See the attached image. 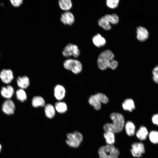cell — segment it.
<instances>
[{"label":"cell","instance_id":"6da1fadb","mask_svg":"<svg viewBox=\"0 0 158 158\" xmlns=\"http://www.w3.org/2000/svg\"><path fill=\"white\" fill-rule=\"evenodd\" d=\"M114 55L110 50H107L102 51L99 55L97 60L98 68L104 70L108 68L115 70L118 65V62L114 59Z\"/></svg>","mask_w":158,"mask_h":158},{"label":"cell","instance_id":"7a4b0ae2","mask_svg":"<svg viewBox=\"0 0 158 158\" xmlns=\"http://www.w3.org/2000/svg\"><path fill=\"white\" fill-rule=\"evenodd\" d=\"M110 118L112 121V123H107L103 126L105 131H111L114 133L120 132L123 130L124 126V120L123 115L120 113L113 112L110 116Z\"/></svg>","mask_w":158,"mask_h":158},{"label":"cell","instance_id":"3957f363","mask_svg":"<svg viewBox=\"0 0 158 158\" xmlns=\"http://www.w3.org/2000/svg\"><path fill=\"white\" fill-rule=\"evenodd\" d=\"M98 153L99 158H118L120 152L113 145H107L100 147Z\"/></svg>","mask_w":158,"mask_h":158},{"label":"cell","instance_id":"277c9868","mask_svg":"<svg viewBox=\"0 0 158 158\" xmlns=\"http://www.w3.org/2000/svg\"><path fill=\"white\" fill-rule=\"evenodd\" d=\"M119 22V18L116 13L111 15L106 14L98 20V24L106 30H109L111 28L110 23L117 24Z\"/></svg>","mask_w":158,"mask_h":158},{"label":"cell","instance_id":"5b68a950","mask_svg":"<svg viewBox=\"0 0 158 158\" xmlns=\"http://www.w3.org/2000/svg\"><path fill=\"white\" fill-rule=\"evenodd\" d=\"M109 101L108 98L105 95L100 93L91 95L88 100L89 104L97 110L101 109L102 103L106 104Z\"/></svg>","mask_w":158,"mask_h":158},{"label":"cell","instance_id":"8992f818","mask_svg":"<svg viewBox=\"0 0 158 158\" xmlns=\"http://www.w3.org/2000/svg\"><path fill=\"white\" fill-rule=\"evenodd\" d=\"M67 139L66 142L67 144L70 147L76 148L79 147L83 140L82 134L78 131H75L73 133H69L66 135Z\"/></svg>","mask_w":158,"mask_h":158},{"label":"cell","instance_id":"52a82bcc","mask_svg":"<svg viewBox=\"0 0 158 158\" xmlns=\"http://www.w3.org/2000/svg\"><path fill=\"white\" fill-rule=\"evenodd\" d=\"M63 67L66 69L71 71L75 74H78L82 70L83 66L79 60L73 59L66 60L63 63Z\"/></svg>","mask_w":158,"mask_h":158},{"label":"cell","instance_id":"ba28073f","mask_svg":"<svg viewBox=\"0 0 158 158\" xmlns=\"http://www.w3.org/2000/svg\"><path fill=\"white\" fill-rule=\"evenodd\" d=\"M62 54L66 57L73 55L74 57L77 58L80 55V52L77 45L70 43L64 48Z\"/></svg>","mask_w":158,"mask_h":158},{"label":"cell","instance_id":"9c48e42d","mask_svg":"<svg viewBox=\"0 0 158 158\" xmlns=\"http://www.w3.org/2000/svg\"><path fill=\"white\" fill-rule=\"evenodd\" d=\"M131 147L130 152L134 157H140L145 152L144 146L142 142H134L132 144Z\"/></svg>","mask_w":158,"mask_h":158},{"label":"cell","instance_id":"30bf717a","mask_svg":"<svg viewBox=\"0 0 158 158\" xmlns=\"http://www.w3.org/2000/svg\"><path fill=\"white\" fill-rule=\"evenodd\" d=\"M61 22L65 25H72L74 23L75 18L73 14L67 11L62 13L60 18Z\"/></svg>","mask_w":158,"mask_h":158},{"label":"cell","instance_id":"8fae6325","mask_svg":"<svg viewBox=\"0 0 158 158\" xmlns=\"http://www.w3.org/2000/svg\"><path fill=\"white\" fill-rule=\"evenodd\" d=\"M15 105L13 102L9 99L6 100L2 105L3 112L7 115L13 114L15 110Z\"/></svg>","mask_w":158,"mask_h":158},{"label":"cell","instance_id":"7c38bea8","mask_svg":"<svg viewBox=\"0 0 158 158\" xmlns=\"http://www.w3.org/2000/svg\"><path fill=\"white\" fill-rule=\"evenodd\" d=\"M66 90L64 87L61 85H56L54 89V95L55 98L59 101H61L65 97Z\"/></svg>","mask_w":158,"mask_h":158},{"label":"cell","instance_id":"4fadbf2b","mask_svg":"<svg viewBox=\"0 0 158 158\" xmlns=\"http://www.w3.org/2000/svg\"><path fill=\"white\" fill-rule=\"evenodd\" d=\"M0 78L3 82L6 84L9 83L13 79V72L10 69H3L0 72Z\"/></svg>","mask_w":158,"mask_h":158},{"label":"cell","instance_id":"5bb4252c","mask_svg":"<svg viewBox=\"0 0 158 158\" xmlns=\"http://www.w3.org/2000/svg\"><path fill=\"white\" fill-rule=\"evenodd\" d=\"M137 38L141 42L147 40L149 37V34L147 30L145 27L139 26L137 28Z\"/></svg>","mask_w":158,"mask_h":158},{"label":"cell","instance_id":"9a60e30c","mask_svg":"<svg viewBox=\"0 0 158 158\" xmlns=\"http://www.w3.org/2000/svg\"><path fill=\"white\" fill-rule=\"evenodd\" d=\"M17 83L18 86L22 89L27 88L30 84L29 78L26 76H19L17 79Z\"/></svg>","mask_w":158,"mask_h":158},{"label":"cell","instance_id":"2e32d148","mask_svg":"<svg viewBox=\"0 0 158 158\" xmlns=\"http://www.w3.org/2000/svg\"><path fill=\"white\" fill-rule=\"evenodd\" d=\"M14 92V90L12 86L8 85L2 87L1 93L4 97L9 99L11 97Z\"/></svg>","mask_w":158,"mask_h":158},{"label":"cell","instance_id":"e0dca14e","mask_svg":"<svg viewBox=\"0 0 158 158\" xmlns=\"http://www.w3.org/2000/svg\"><path fill=\"white\" fill-rule=\"evenodd\" d=\"M122 107L125 111L132 112L135 108L133 100L130 98L125 99L122 104Z\"/></svg>","mask_w":158,"mask_h":158},{"label":"cell","instance_id":"ac0fdd59","mask_svg":"<svg viewBox=\"0 0 158 158\" xmlns=\"http://www.w3.org/2000/svg\"><path fill=\"white\" fill-rule=\"evenodd\" d=\"M45 115L48 118L51 119L55 115L56 110L52 104H48L45 105L44 109Z\"/></svg>","mask_w":158,"mask_h":158},{"label":"cell","instance_id":"d6986e66","mask_svg":"<svg viewBox=\"0 0 158 158\" xmlns=\"http://www.w3.org/2000/svg\"><path fill=\"white\" fill-rule=\"evenodd\" d=\"M32 106L35 108L44 107L45 105V101L41 96H35L32 99Z\"/></svg>","mask_w":158,"mask_h":158},{"label":"cell","instance_id":"ffe728a7","mask_svg":"<svg viewBox=\"0 0 158 158\" xmlns=\"http://www.w3.org/2000/svg\"><path fill=\"white\" fill-rule=\"evenodd\" d=\"M92 41L94 45L97 47H100L104 46L106 43L105 38L99 33L93 37Z\"/></svg>","mask_w":158,"mask_h":158},{"label":"cell","instance_id":"44dd1931","mask_svg":"<svg viewBox=\"0 0 158 158\" xmlns=\"http://www.w3.org/2000/svg\"><path fill=\"white\" fill-rule=\"evenodd\" d=\"M124 126L126 133L128 136H131L134 135L135 127L133 122L130 121H127L124 125Z\"/></svg>","mask_w":158,"mask_h":158},{"label":"cell","instance_id":"7402d4cb","mask_svg":"<svg viewBox=\"0 0 158 158\" xmlns=\"http://www.w3.org/2000/svg\"><path fill=\"white\" fill-rule=\"evenodd\" d=\"M148 132L146 128L144 126L140 127L136 132L137 138L141 140H144L147 138Z\"/></svg>","mask_w":158,"mask_h":158},{"label":"cell","instance_id":"603a6c76","mask_svg":"<svg viewBox=\"0 0 158 158\" xmlns=\"http://www.w3.org/2000/svg\"><path fill=\"white\" fill-rule=\"evenodd\" d=\"M58 4L60 8L63 11H68L72 7L73 4L71 0H60Z\"/></svg>","mask_w":158,"mask_h":158},{"label":"cell","instance_id":"cb8c5ba5","mask_svg":"<svg viewBox=\"0 0 158 158\" xmlns=\"http://www.w3.org/2000/svg\"><path fill=\"white\" fill-rule=\"evenodd\" d=\"M54 107L56 111L60 114H63L66 112L68 110L67 105L63 102L59 101L56 102Z\"/></svg>","mask_w":158,"mask_h":158},{"label":"cell","instance_id":"d4e9b609","mask_svg":"<svg viewBox=\"0 0 158 158\" xmlns=\"http://www.w3.org/2000/svg\"><path fill=\"white\" fill-rule=\"evenodd\" d=\"M103 135L107 145H113L115 142L114 133L111 131H105Z\"/></svg>","mask_w":158,"mask_h":158},{"label":"cell","instance_id":"484cf974","mask_svg":"<svg viewBox=\"0 0 158 158\" xmlns=\"http://www.w3.org/2000/svg\"><path fill=\"white\" fill-rule=\"evenodd\" d=\"M16 95L17 99L21 102L26 100L27 96L26 92L23 89H20L16 91Z\"/></svg>","mask_w":158,"mask_h":158},{"label":"cell","instance_id":"4316f807","mask_svg":"<svg viewBox=\"0 0 158 158\" xmlns=\"http://www.w3.org/2000/svg\"><path fill=\"white\" fill-rule=\"evenodd\" d=\"M149 138L150 141L153 143H158V132L153 130L151 131L149 134Z\"/></svg>","mask_w":158,"mask_h":158},{"label":"cell","instance_id":"83f0119b","mask_svg":"<svg viewBox=\"0 0 158 158\" xmlns=\"http://www.w3.org/2000/svg\"><path fill=\"white\" fill-rule=\"evenodd\" d=\"M119 2V0H107L106 4L109 7L114 8L118 6Z\"/></svg>","mask_w":158,"mask_h":158},{"label":"cell","instance_id":"f1b7e54d","mask_svg":"<svg viewBox=\"0 0 158 158\" xmlns=\"http://www.w3.org/2000/svg\"><path fill=\"white\" fill-rule=\"evenodd\" d=\"M152 79L154 82L158 84V65L155 67L152 71Z\"/></svg>","mask_w":158,"mask_h":158},{"label":"cell","instance_id":"f546056e","mask_svg":"<svg viewBox=\"0 0 158 158\" xmlns=\"http://www.w3.org/2000/svg\"><path fill=\"white\" fill-rule=\"evenodd\" d=\"M10 1L13 6L18 7L22 4L23 1V0H11Z\"/></svg>","mask_w":158,"mask_h":158},{"label":"cell","instance_id":"4dcf8cb0","mask_svg":"<svg viewBox=\"0 0 158 158\" xmlns=\"http://www.w3.org/2000/svg\"><path fill=\"white\" fill-rule=\"evenodd\" d=\"M152 121L154 124L158 126V114H155L153 116Z\"/></svg>","mask_w":158,"mask_h":158},{"label":"cell","instance_id":"1f68e13d","mask_svg":"<svg viewBox=\"0 0 158 158\" xmlns=\"http://www.w3.org/2000/svg\"><path fill=\"white\" fill-rule=\"evenodd\" d=\"M1 145L0 144V152L1 151Z\"/></svg>","mask_w":158,"mask_h":158}]
</instances>
